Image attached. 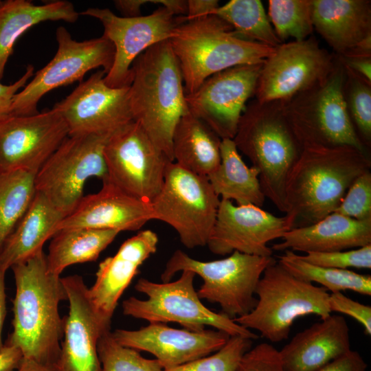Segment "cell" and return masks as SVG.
<instances>
[{"label":"cell","mask_w":371,"mask_h":371,"mask_svg":"<svg viewBox=\"0 0 371 371\" xmlns=\"http://www.w3.org/2000/svg\"><path fill=\"white\" fill-rule=\"evenodd\" d=\"M36 175L24 170L0 172V252L35 196Z\"/></svg>","instance_id":"33"},{"label":"cell","mask_w":371,"mask_h":371,"mask_svg":"<svg viewBox=\"0 0 371 371\" xmlns=\"http://www.w3.org/2000/svg\"><path fill=\"white\" fill-rule=\"evenodd\" d=\"M64 217L43 194L36 192L30 207L0 252V268L7 271L42 251Z\"/></svg>","instance_id":"27"},{"label":"cell","mask_w":371,"mask_h":371,"mask_svg":"<svg viewBox=\"0 0 371 371\" xmlns=\"http://www.w3.org/2000/svg\"><path fill=\"white\" fill-rule=\"evenodd\" d=\"M367 366V363L357 351L350 350L317 371H366Z\"/></svg>","instance_id":"44"},{"label":"cell","mask_w":371,"mask_h":371,"mask_svg":"<svg viewBox=\"0 0 371 371\" xmlns=\"http://www.w3.org/2000/svg\"><path fill=\"white\" fill-rule=\"evenodd\" d=\"M120 232L88 228L57 232L52 238L46 255L49 271L60 276L69 266L96 260Z\"/></svg>","instance_id":"31"},{"label":"cell","mask_w":371,"mask_h":371,"mask_svg":"<svg viewBox=\"0 0 371 371\" xmlns=\"http://www.w3.org/2000/svg\"><path fill=\"white\" fill-rule=\"evenodd\" d=\"M153 219L150 203L132 196L106 181L98 192L82 198L76 207L59 223L56 232L75 228L136 231Z\"/></svg>","instance_id":"22"},{"label":"cell","mask_w":371,"mask_h":371,"mask_svg":"<svg viewBox=\"0 0 371 371\" xmlns=\"http://www.w3.org/2000/svg\"><path fill=\"white\" fill-rule=\"evenodd\" d=\"M34 67L28 65L23 76L10 85L0 82V122L11 116V108L15 95L34 76Z\"/></svg>","instance_id":"43"},{"label":"cell","mask_w":371,"mask_h":371,"mask_svg":"<svg viewBox=\"0 0 371 371\" xmlns=\"http://www.w3.org/2000/svg\"><path fill=\"white\" fill-rule=\"evenodd\" d=\"M255 294L256 306L233 319L249 330H258L271 342L287 339L299 317L315 315L324 319L331 315L330 293L325 288L294 276L276 260L265 269Z\"/></svg>","instance_id":"6"},{"label":"cell","mask_w":371,"mask_h":371,"mask_svg":"<svg viewBox=\"0 0 371 371\" xmlns=\"http://www.w3.org/2000/svg\"><path fill=\"white\" fill-rule=\"evenodd\" d=\"M275 259L234 251L227 258L200 261L176 250L166 265L161 278L170 282L179 271H191L203 280L197 291L201 300L219 304L231 319L249 313L256 305L255 291L265 269Z\"/></svg>","instance_id":"7"},{"label":"cell","mask_w":371,"mask_h":371,"mask_svg":"<svg viewBox=\"0 0 371 371\" xmlns=\"http://www.w3.org/2000/svg\"><path fill=\"white\" fill-rule=\"evenodd\" d=\"M69 311L64 317L63 337L56 371H101L98 344L101 336L110 330L95 311L88 294L89 287L82 276L61 278Z\"/></svg>","instance_id":"20"},{"label":"cell","mask_w":371,"mask_h":371,"mask_svg":"<svg viewBox=\"0 0 371 371\" xmlns=\"http://www.w3.org/2000/svg\"><path fill=\"white\" fill-rule=\"evenodd\" d=\"M108 180L128 194L151 203L171 161L133 120L113 133L104 148Z\"/></svg>","instance_id":"13"},{"label":"cell","mask_w":371,"mask_h":371,"mask_svg":"<svg viewBox=\"0 0 371 371\" xmlns=\"http://www.w3.org/2000/svg\"><path fill=\"white\" fill-rule=\"evenodd\" d=\"M158 241L152 230L141 231L125 240L114 256L99 264L88 294L95 311L108 324L111 325L118 301L139 267L156 252Z\"/></svg>","instance_id":"23"},{"label":"cell","mask_w":371,"mask_h":371,"mask_svg":"<svg viewBox=\"0 0 371 371\" xmlns=\"http://www.w3.org/2000/svg\"><path fill=\"white\" fill-rule=\"evenodd\" d=\"M221 139L190 111L178 121L172 137L174 162L195 174L207 177L221 161Z\"/></svg>","instance_id":"29"},{"label":"cell","mask_w":371,"mask_h":371,"mask_svg":"<svg viewBox=\"0 0 371 371\" xmlns=\"http://www.w3.org/2000/svg\"><path fill=\"white\" fill-rule=\"evenodd\" d=\"M253 339L232 336L212 355L163 371H235L243 355L252 347Z\"/></svg>","instance_id":"38"},{"label":"cell","mask_w":371,"mask_h":371,"mask_svg":"<svg viewBox=\"0 0 371 371\" xmlns=\"http://www.w3.org/2000/svg\"><path fill=\"white\" fill-rule=\"evenodd\" d=\"M323 82L284 102L303 146H352L368 153L349 117L344 97L345 68L337 59Z\"/></svg>","instance_id":"9"},{"label":"cell","mask_w":371,"mask_h":371,"mask_svg":"<svg viewBox=\"0 0 371 371\" xmlns=\"http://www.w3.org/2000/svg\"><path fill=\"white\" fill-rule=\"evenodd\" d=\"M350 350L346 320L330 315L297 333L278 352L284 371H317Z\"/></svg>","instance_id":"24"},{"label":"cell","mask_w":371,"mask_h":371,"mask_svg":"<svg viewBox=\"0 0 371 371\" xmlns=\"http://www.w3.org/2000/svg\"><path fill=\"white\" fill-rule=\"evenodd\" d=\"M185 20L190 21L214 14L220 6L217 0H188Z\"/></svg>","instance_id":"45"},{"label":"cell","mask_w":371,"mask_h":371,"mask_svg":"<svg viewBox=\"0 0 371 371\" xmlns=\"http://www.w3.org/2000/svg\"><path fill=\"white\" fill-rule=\"evenodd\" d=\"M80 13L68 1L36 5L28 0L0 1V80L19 37L30 28L46 21L74 23Z\"/></svg>","instance_id":"28"},{"label":"cell","mask_w":371,"mask_h":371,"mask_svg":"<svg viewBox=\"0 0 371 371\" xmlns=\"http://www.w3.org/2000/svg\"><path fill=\"white\" fill-rule=\"evenodd\" d=\"M111 334L124 346L152 354L164 370L214 353L230 337L218 330L194 331L159 322L137 330L116 329Z\"/></svg>","instance_id":"21"},{"label":"cell","mask_w":371,"mask_h":371,"mask_svg":"<svg viewBox=\"0 0 371 371\" xmlns=\"http://www.w3.org/2000/svg\"><path fill=\"white\" fill-rule=\"evenodd\" d=\"M80 14L99 20L103 35L115 48L112 67L104 76L109 87H129L133 78L132 65L150 47L169 41L176 26L184 16H174L161 6L147 16L127 18L118 16L109 8H90Z\"/></svg>","instance_id":"15"},{"label":"cell","mask_w":371,"mask_h":371,"mask_svg":"<svg viewBox=\"0 0 371 371\" xmlns=\"http://www.w3.org/2000/svg\"><path fill=\"white\" fill-rule=\"evenodd\" d=\"M300 258L317 266L338 269L371 268V245L350 250L308 252Z\"/></svg>","instance_id":"40"},{"label":"cell","mask_w":371,"mask_h":371,"mask_svg":"<svg viewBox=\"0 0 371 371\" xmlns=\"http://www.w3.org/2000/svg\"><path fill=\"white\" fill-rule=\"evenodd\" d=\"M5 271L0 268V350L4 346L2 340V331L7 313L5 283Z\"/></svg>","instance_id":"49"},{"label":"cell","mask_w":371,"mask_h":371,"mask_svg":"<svg viewBox=\"0 0 371 371\" xmlns=\"http://www.w3.org/2000/svg\"><path fill=\"white\" fill-rule=\"evenodd\" d=\"M314 29L335 52L344 56L371 35L370 0H311Z\"/></svg>","instance_id":"26"},{"label":"cell","mask_w":371,"mask_h":371,"mask_svg":"<svg viewBox=\"0 0 371 371\" xmlns=\"http://www.w3.org/2000/svg\"><path fill=\"white\" fill-rule=\"evenodd\" d=\"M233 140L258 170L265 198L286 213V181L304 146L285 113L284 102H250Z\"/></svg>","instance_id":"4"},{"label":"cell","mask_w":371,"mask_h":371,"mask_svg":"<svg viewBox=\"0 0 371 371\" xmlns=\"http://www.w3.org/2000/svg\"><path fill=\"white\" fill-rule=\"evenodd\" d=\"M336 56L345 67L371 81V57Z\"/></svg>","instance_id":"47"},{"label":"cell","mask_w":371,"mask_h":371,"mask_svg":"<svg viewBox=\"0 0 371 371\" xmlns=\"http://www.w3.org/2000/svg\"><path fill=\"white\" fill-rule=\"evenodd\" d=\"M344 68V97L346 109L357 135L368 148L371 144V81L345 66Z\"/></svg>","instance_id":"36"},{"label":"cell","mask_w":371,"mask_h":371,"mask_svg":"<svg viewBox=\"0 0 371 371\" xmlns=\"http://www.w3.org/2000/svg\"><path fill=\"white\" fill-rule=\"evenodd\" d=\"M196 274L188 270L175 281L156 283L140 278L135 289L148 298L131 297L122 302L124 315L149 323L176 322L185 329L199 331L206 326L225 332L230 337L241 336L253 340L258 335L223 313L210 310L201 302L194 287Z\"/></svg>","instance_id":"8"},{"label":"cell","mask_w":371,"mask_h":371,"mask_svg":"<svg viewBox=\"0 0 371 371\" xmlns=\"http://www.w3.org/2000/svg\"><path fill=\"white\" fill-rule=\"evenodd\" d=\"M56 38L58 49L55 56L15 95L11 116L38 113V103L47 93L77 81L82 82L85 75L92 69L102 68L106 74L111 69L115 48L104 36L78 41L65 27L60 26Z\"/></svg>","instance_id":"12"},{"label":"cell","mask_w":371,"mask_h":371,"mask_svg":"<svg viewBox=\"0 0 371 371\" xmlns=\"http://www.w3.org/2000/svg\"><path fill=\"white\" fill-rule=\"evenodd\" d=\"M98 352L101 371H163L156 359H146L133 348L121 345L110 330L100 338Z\"/></svg>","instance_id":"37"},{"label":"cell","mask_w":371,"mask_h":371,"mask_svg":"<svg viewBox=\"0 0 371 371\" xmlns=\"http://www.w3.org/2000/svg\"><path fill=\"white\" fill-rule=\"evenodd\" d=\"M220 201L207 177L171 161L161 189L150 205L154 219L171 226L181 243L192 249L207 245Z\"/></svg>","instance_id":"10"},{"label":"cell","mask_w":371,"mask_h":371,"mask_svg":"<svg viewBox=\"0 0 371 371\" xmlns=\"http://www.w3.org/2000/svg\"><path fill=\"white\" fill-rule=\"evenodd\" d=\"M10 269L16 291L12 331L4 344L18 348L25 359L54 366L64 331L59 304L67 300L61 278L49 271L43 250Z\"/></svg>","instance_id":"1"},{"label":"cell","mask_w":371,"mask_h":371,"mask_svg":"<svg viewBox=\"0 0 371 371\" xmlns=\"http://www.w3.org/2000/svg\"><path fill=\"white\" fill-rule=\"evenodd\" d=\"M371 245V219L358 221L336 212L307 226L286 232L273 251L330 252Z\"/></svg>","instance_id":"25"},{"label":"cell","mask_w":371,"mask_h":371,"mask_svg":"<svg viewBox=\"0 0 371 371\" xmlns=\"http://www.w3.org/2000/svg\"><path fill=\"white\" fill-rule=\"evenodd\" d=\"M111 135H69L36 173V192L43 194L65 217L84 196L88 179L108 180L103 151Z\"/></svg>","instance_id":"11"},{"label":"cell","mask_w":371,"mask_h":371,"mask_svg":"<svg viewBox=\"0 0 371 371\" xmlns=\"http://www.w3.org/2000/svg\"><path fill=\"white\" fill-rule=\"evenodd\" d=\"M370 167L368 154L352 146L304 147L285 187L284 216L291 229L334 212L355 179Z\"/></svg>","instance_id":"2"},{"label":"cell","mask_w":371,"mask_h":371,"mask_svg":"<svg viewBox=\"0 0 371 371\" xmlns=\"http://www.w3.org/2000/svg\"><path fill=\"white\" fill-rule=\"evenodd\" d=\"M328 306L330 312L347 315L363 328L366 335H371V307L346 296L342 292L331 293L329 295Z\"/></svg>","instance_id":"42"},{"label":"cell","mask_w":371,"mask_h":371,"mask_svg":"<svg viewBox=\"0 0 371 371\" xmlns=\"http://www.w3.org/2000/svg\"><path fill=\"white\" fill-rule=\"evenodd\" d=\"M69 136V130L54 108L0 122V172L24 170L36 174Z\"/></svg>","instance_id":"18"},{"label":"cell","mask_w":371,"mask_h":371,"mask_svg":"<svg viewBox=\"0 0 371 371\" xmlns=\"http://www.w3.org/2000/svg\"><path fill=\"white\" fill-rule=\"evenodd\" d=\"M334 212L358 221L371 219V172L370 170L355 179Z\"/></svg>","instance_id":"39"},{"label":"cell","mask_w":371,"mask_h":371,"mask_svg":"<svg viewBox=\"0 0 371 371\" xmlns=\"http://www.w3.org/2000/svg\"><path fill=\"white\" fill-rule=\"evenodd\" d=\"M23 358V354L18 348L4 344L0 350V371H16Z\"/></svg>","instance_id":"46"},{"label":"cell","mask_w":371,"mask_h":371,"mask_svg":"<svg viewBox=\"0 0 371 371\" xmlns=\"http://www.w3.org/2000/svg\"><path fill=\"white\" fill-rule=\"evenodd\" d=\"M220 150V164L207 177L216 194L221 199L235 201L238 205L251 204L262 207L266 198L258 170L246 165L233 139H221Z\"/></svg>","instance_id":"30"},{"label":"cell","mask_w":371,"mask_h":371,"mask_svg":"<svg viewBox=\"0 0 371 371\" xmlns=\"http://www.w3.org/2000/svg\"><path fill=\"white\" fill-rule=\"evenodd\" d=\"M290 229L285 216H277L254 205H238L221 199L207 246L220 256L238 251L270 257L273 250L268 243Z\"/></svg>","instance_id":"19"},{"label":"cell","mask_w":371,"mask_h":371,"mask_svg":"<svg viewBox=\"0 0 371 371\" xmlns=\"http://www.w3.org/2000/svg\"><path fill=\"white\" fill-rule=\"evenodd\" d=\"M336 63V56L322 47L313 36L282 43L262 65L256 100L288 101L325 80Z\"/></svg>","instance_id":"14"},{"label":"cell","mask_w":371,"mask_h":371,"mask_svg":"<svg viewBox=\"0 0 371 371\" xmlns=\"http://www.w3.org/2000/svg\"><path fill=\"white\" fill-rule=\"evenodd\" d=\"M262 65H238L211 76L186 95L189 111L221 139H233L246 103L255 95Z\"/></svg>","instance_id":"16"},{"label":"cell","mask_w":371,"mask_h":371,"mask_svg":"<svg viewBox=\"0 0 371 371\" xmlns=\"http://www.w3.org/2000/svg\"><path fill=\"white\" fill-rule=\"evenodd\" d=\"M131 68L129 95L133 120L174 161L173 131L189 110L181 71L169 41L150 47L135 60Z\"/></svg>","instance_id":"3"},{"label":"cell","mask_w":371,"mask_h":371,"mask_svg":"<svg viewBox=\"0 0 371 371\" xmlns=\"http://www.w3.org/2000/svg\"><path fill=\"white\" fill-rule=\"evenodd\" d=\"M103 69L98 70L54 106L65 122L69 135H111L133 120L129 87H109Z\"/></svg>","instance_id":"17"},{"label":"cell","mask_w":371,"mask_h":371,"mask_svg":"<svg viewBox=\"0 0 371 371\" xmlns=\"http://www.w3.org/2000/svg\"><path fill=\"white\" fill-rule=\"evenodd\" d=\"M240 37L271 47L282 42L277 36L260 0H231L214 12Z\"/></svg>","instance_id":"34"},{"label":"cell","mask_w":371,"mask_h":371,"mask_svg":"<svg viewBox=\"0 0 371 371\" xmlns=\"http://www.w3.org/2000/svg\"><path fill=\"white\" fill-rule=\"evenodd\" d=\"M186 94L211 76L243 65L263 63L274 48L238 36L232 26L212 14L179 23L169 39Z\"/></svg>","instance_id":"5"},{"label":"cell","mask_w":371,"mask_h":371,"mask_svg":"<svg viewBox=\"0 0 371 371\" xmlns=\"http://www.w3.org/2000/svg\"><path fill=\"white\" fill-rule=\"evenodd\" d=\"M16 371H56L54 365L41 363L32 359L23 358Z\"/></svg>","instance_id":"51"},{"label":"cell","mask_w":371,"mask_h":371,"mask_svg":"<svg viewBox=\"0 0 371 371\" xmlns=\"http://www.w3.org/2000/svg\"><path fill=\"white\" fill-rule=\"evenodd\" d=\"M268 18L282 43L305 40L314 30L311 0H269Z\"/></svg>","instance_id":"35"},{"label":"cell","mask_w":371,"mask_h":371,"mask_svg":"<svg viewBox=\"0 0 371 371\" xmlns=\"http://www.w3.org/2000/svg\"><path fill=\"white\" fill-rule=\"evenodd\" d=\"M235 371H284L277 350L262 342L251 347L242 357Z\"/></svg>","instance_id":"41"},{"label":"cell","mask_w":371,"mask_h":371,"mask_svg":"<svg viewBox=\"0 0 371 371\" xmlns=\"http://www.w3.org/2000/svg\"><path fill=\"white\" fill-rule=\"evenodd\" d=\"M150 3L161 4L174 16L186 15L188 1L184 0H150Z\"/></svg>","instance_id":"50"},{"label":"cell","mask_w":371,"mask_h":371,"mask_svg":"<svg viewBox=\"0 0 371 371\" xmlns=\"http://www.w3.org/2000/svg\"><path fill=\"white\" fill-rule=\"evenodd\" d=\"M150 3L148 0H115L114 5L124 17L133 18L140 16L142 5Z\"/></svg>","instance_id":"48"},{"label":"cell","mask_w":371,"mask_h":371,"mask_svg":"<svg viewBox=\"0 0 371 371\" xmlns=\"http://www.w3.org/2000/svg\"><path fill=\"white\" fill-rule=\"evenodd\" d=\"M278 256V262L294 276L309 282H316L331 293L350 290L371 295V276L349 269H338L317 266L306 262L291 250Z\"/></svg>","instance_id":"32"}]
</instances>
